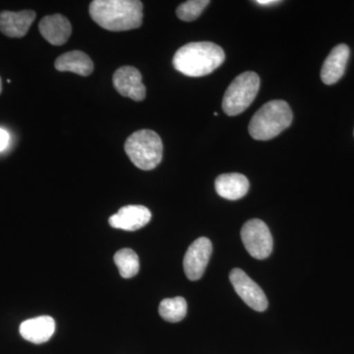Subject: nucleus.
Instances as JSON below:
<instances>
[{
  "mask_svg": "<svg viewBox=\"0 0 354 354\" xmlns=\"http://www.w3.org/2000/svg\"><path fill=\"white\" fill-rule=\"evenodd\" d=\"M260 78L255 72H244L228 86L223 109L230 116L239 115L249 108L259 92Z\"/></svg>",
  "mask_w": 354,
  "mask_h": 354,
  "instance_id": "nucleus-5",
  "label": "nucleus"
},
{
  "mask_svg": "<svg viewBox=\"0 0 354 354\" xmlns=\"http://www.w3.org/2000/svg\"><path fill=\"white\" fill-rule=\"evenodd\" d=\"M88 12L97 25L111 32L137 29L143 22V3L138 0H95Z\"/></svg>",
  "mask_w": 354,
  "mask_h": 354,
  "instance_id": "nucleus-1",
  "label": "nucleus"
},
{
  "mask_svg": "<svg viewBox=\"0 0 354 354\" xmlns=\"http://www.w3.org/2000/svg\"><path fill=\"white\" fill-rule=\"evenodd\" d=\"M209 4V0H189L184 2L176 9L177 17L185 22L196 20Z\"/></svg>",
  "mask_w": 354,
  "mask_h": 354,
  "instance_id": "nucleus-19",
  "label": "nucleus"
},
{
  "mask_svg": "<svg viewBox=\"0 0 354 354\" xmlns=\"http://www.w3.org/2000/svg\"><path fill=\"white\" fill-rule=\"evenodd\" d=\"M113 85L123 97L133 101L142 102L146 97V87L142 82V75L138 69L133 66H122L113 74Z\"/></svg>",
  "mask_w": 354,
  "mask_h": 354,
  "instance_id": "nucleus-9",
  "label": "nucleus"
},
{
  "mask_svg": "<svg viewBox=\"0 0 354 354\" xmlns=\"http://www.w3.org/2000/svg\"><path fill=\"white\" fill-rule=\"evenodd\" d=\"M124 150L133 165L142 171H152L162 162L164 146L158 133L142 129L128 137Z\"/></svg>",
  "mask_w": 354,
  "mask_h": 354,
  "instance_id": "nucleus-4",
  "label": "nucleus"
},
{
  "mask_svg": "<svg viewBox=\"0 0 354 354\" xmlns=\"http://www.w3.org/2000/svg\"><path fill=\"white\" fill-rule=\"evenodd\" d=\"M254 3L260 6L268 7L277 6V4L281 3V1H278V0H257V1H254Z\"/></svg>",
  "mask_w": 354,
  "mask_h": 354,
  "instance_id": "nucleus-21",
  "label": "nucleus"
},
{
  "mask_svg": "<svg viewBox=\"0 0 354 354\" xmlns=\"http://www.w3.org/2000/svg\"><path fill=\"white\" fill-rule=\"evenodd\" d=\"M230 283L241 299L251 308L258 312L268 308V299L264 291L252 279L241 269H234L230 274Z\"/></svg>",
  "mask_w": 354,
  "mask_h": 354,
  "instance_id": "nucleus-7",
  "label": "nucleus"
},
{
  "mask_svg": "<svg viewBox=\"0 0 354 354\" xmlns=\"http://www.w3.org/2000/svg\"><path fill=\"white\" fill-rule=\"evenodd\" d=\"M292 111L288 102L274 100L265 104L249 123V134L255 140L268 141L290 127Z\"/></svg>",
  "mask_w": 354,
  "mask_h": 354,
  "instance_id": "nucleus-3",
  "label": "nucleus"
},
{
  "mask_svg": "<svg viewBox=\"0 0 354 354\" xmlns=\"http://www.w3.org/2000/svg\"><path fill=\"white\" fill-rule=\"evenodd\" d=\"M55 67L58 71L72 72L86 77L94 71V62L83 51L72 50L60 55L55 60Z\"/></svg>",
  "mask_w": 354,
  "mask_h": 354,
  "instance_id": "nucleus-16",
  "label": "nucleus"
},
{
  "mask_svg": "<svg viewBox=\"0 0 354 354\" xmlns=\"http://www.w3.org/2000/svg\"><path fill=\"white\" fill-rule=\"evenodd\" d=\"M114 262L120 270V276L124 279H131L138 274L140 262L138 255L130 248L118 250L114 255Z\"/></svg>",
  "mask_w": 354,
  "mask_h": 354,
  "instance_id": "nucleus-18",
  "label": "nucleus"
},
{
  "mask_svg": "<svg viewBox=\"0 0 354 354\" xmlns=\"http://www.w3.org/2000/svg\"><path fill=\"white\" fill-rule=\"evenodd\" d=\"M36 19L32 10L2 11L0 12V32L9 38H23Z\"/></svg>",
  "mask_w": 354,
  "mask_h": 354,
  "instance_id": "nucleus-12",
  "label": "nucleus"
},
{
  "mask_svg": "<svg viewBox=\"0 0 354 354\" xmlns=\"http://www.w3.org/2000/svg\"><path fill=\"white\" fill-rule=\"evenodd\" d=\"M225 51L209 41L189 43L179 48L172 64L177 71L189 77L209 75L225 62Z\"/></svg>",
  "mask_w": 354,
  "mask_h": 354,
  "instance_id": "nucleus-2",
  "label": "nucleus"
},
{
  "mask_svg": "<svg viewBox=\"0 0 354 354\" xmlns=\"http://www.w3.org/2000/svg\"><path fill=\"white\" fill-rule=\"evenodd\" d=\"M241 239L246 250L255 259H266L271 255L272 236L264 221L258 218L247 221L241 230Z\"/></svg>",
  "mask_w": 354,
  "mask_h": 354,
  "instance_id": "nucleus-6",
  "label": "nucleus"
},
{
  "mask_svg": "<svg viewBox=\"0 0 354 354\" xmlns=\"http://www.w3.org/2000/svg\"><path fill=\"white\" fill-rule=\"evenodd\" d=\"M8 133H7L6 130L1 129V128H0V152L6 148L7 145H8Z\"/></svg>",
  "mask_w": 354,
  "mask_h": 354,
  "instance_id": "nucleus-20",
  "label": "nucleus"
},
{
  "mask_svg": "<svg viewBox=\"0 0 354 354\" xmlns=\"http://www.w3.org/2000/svg\"><path fill=\"white\" fill-rule=\"evenodd\" d=\"M20 335L26 341L39 344L50 341L55 332V321L50 316L28 319L20 325Z\"/></svg>",
  "mask_w": 354,
  "mask_h": 354,
  "instance_id": "nucleus-14",
  "label": "nucleus"
},
{
  "mask_svg": "<svg viewBox=\"0 0 354 354\" xmlns=\"http://www.w3.org/2000/svg\"><path fill=\"white\" fill-rule=\"evenodd\" d=\"M158 313L167 322H180L187 314V302L180 297L165 298L158 306Z\"/></svg>",
  "mask_w": 354,
  "mask_h": 354,
  "instance_id": "nucleus-17",
  "label": "nucleus"
},
{
  "mask_svg": "<svg viewBox=\"0 0 354 354\" xmlns=\"http://www.w3.org/2000/svg\"><path fill=\"white\" fill-rule=\"evenodd\" d=\"M151 218L152 214L147 207L141 205H129L122 207L118 213L111 216L109 218V223L111 227L118 230L135 232L148 225Z\"/></svg>",
  "mask_w": 354,
  "mask_h": 354,
  "instance_id": "nucleus-10",
  "label": "nucleus"
},
{
  "mask_svg": "<svg viewBox=\"0 0 354 354\" xmlns=\"http://www.w3.org/2000/svg\"><path fill=\"white\" fill-rule=\"evenodd\" d=\"M2 92V83H1V78H0V94H1Z\"/></svg>",
  "mask_w": 354,
  "mask_h": 354,
  "instance_id": "nucleus-22",
  "label": "nucleus"
},
{
  "mask_svg": "<svg viewBox=\"0 0 354 354\" xmlns=\"http://www.w3.org/2000/svg\"><path fill=\"white\" fill-rule=\"evenodd\" d=\"M39 32L53 46H62L71 36V23L62 14L44 17L39 24Z\"/></svg>",
  "mask_w": 354,
  "mask_h": 354,
  "instance_id": "nucleus-13",
  "label": "nucleus"
},
{
  "mask_svg": "<svg viewBox=\"0 0 354 354\" xmlns=\"http://www.w3.org/2000/svg\"><path fill=\"white\" fill-rule=\"evenodd\" d=\"M351 50L346 44H337L330 51L321 70V79L326 85H333L341 80L346 72Z\"/></svg>",
  "mask_w": 354,
  "mask_h": 354,
  "instance_id": "nucleus-11",
  "label": "nucleus"
},
{
  "mask_svg": "<svg viewBox=\"0 0 354 354\" xmlns=\"http://www.w3.org/2000/svg\"><path fill=\"white\" fill-rule=\"evenodd\" d=\"M213 252L212 242L207 237H200L189 246L184 256L183 268L190 281L202 278Z\"/></svg>",
  "mask_w": 354,
  "mask_h": 354,
  "instance_id": "nucleus-8",
  "label": "nucleus"
},
{
  "mask_svg": "<svg viewBox=\"0 0 354 354\" xmlns=\"http://www.w3.org/2000/svg\"><path fill=\"white\" fill-rule=\"evenodd\" d=\"M215 187L216 193L225 199H241L249 190V181L241 174H225L216 177Z\"/></svg>",
  "mask_w": 354,
  "mask_h": 354,
  "instance_id": "nucleus-15",
  "label": "nucleus"
}]
</instances>
